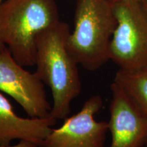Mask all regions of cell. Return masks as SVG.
<instances>
[{"mask_svg":"<svg viewBox=\"0 0 147 147\" xmlns=\"http://www.w3.org/2000/svg\"><path fill=\"white\" fill-rule=\"evenodd\" d=\"M69 33V25L59 21L40 33L36 39L35 72L50 88L53 97L50 116L57 120L68 117L71 102L82 89L78 64L67 49Z\"/></svg>","mask_w":147,"mask_h":147,"instance_id":"obj_1","label":"cell"},{"mask_svg":"<svg viewBox=\"0 0 147 147\" xmlns=\"http://www.w3.org/2000/svg\"><path fill=\"white\" fill-rule=\"evenodd\" d=\"M59 21L54 0H5L0 5V39L20 65L32 67L37 37Z\"/></svg>","mask_w":147,"mask_h":147,"instance_id":"obj_2","label":"cell"},{"mask_svg":"<svg viewBox=\"0 0 147 147\" xmlns=\"http://www.w3.org/2000/svg\"><path fill=\"white\" fill-rule=\"evenodd\" d=\"M117 27L109 0H77L74 29L67 38L69 53L89 71L101 68L110 59V45Z\"/></svg>","mask_w":147,"mask_h":147,"instance_id":"obj_3","label":"cell"},{"mask_svg":"<svg viewBox=\"0 0 147 147\" xmlns=\"http://www.w3.org/2000/svg\"><path fill=\"white\" fill-rule=\"evenodd\" d=\"M117 27L110 45V59L119 69L147 67V14L140 1L113 3Z\"/></svg>","mask_w":147,"mask_h":147,"instance_id":"obj_4","label":"cell"},{"mask_svg":"<svg viewBox=\"0 0 147 147\" xmlns=\"http://www.w3.org/2000/svg\"><path fill=\"white\" fill-rule=\"evenodd\" d=\"M0 91L12 97L30 118L50 116L52 105L48 101L45 84L36 72L20 65L7 47L0 51Z\"/></svg>","mask_w":147,"mask_h":147,"instance_id":"obj_5","label":"cell"},{"mask_svg":"<svg viewBox=\"0 0 147 147\" xmlns=\"http://www.w3.org/2000/svg\"><path fill=\"white\" fill-rule=\"evenodd\" d=\"M103 104L100 95L89 97L78 113L65 119L59 127L52 128L39 147H105L108 123L95 119Z\"/></svg>","mask_w":147,"mask_h":147,"instance_id":"obj_6","label":"cell"},{"mask_svg":"<svg viewBox=\"0 0 147 147\" xmlns=\"http://www.w3.org/2000/svg\"><path fill=\"white\" fill-rule=\"evenodd\" d=\"M110 89L109 147H144L147 143V114L140 109L115 82H113Z\"/></svg>","mask_w":147,"mask_h":147,"instance_id":"obj_7","label":"cell"},{"mask_svg":"<svg viewBox=\"0 0 147 147\" xmlns=\"http://www.w3.org/2000/svg\"><path fill=\"white\" fill-rule=\"evenodd\" d=\"M57 119L23 118L16 115L10 101L0 93V146H8L14 140H26L38 146L50 133Z\"/></svg>","mask_w":147,"mask_h":147,"instance_id":"obj_8","label":"cell"},{"mask_svg":"<svg viewBox=\"0 0 147 147\" xmlns=\"http://www.w3.org/2000/svg\"><path fill=\"white\" fill-rule=\"evenodd\" d=\"M113 82L140 109L147 114V67L136 70L119 69Z\"/></svg>","mask_w":147,"mask_h":147,"instance_id":"obj_9","label":"cell"},{"mask_svg":"<svg viewBox=\"0 0 147 147\" xmlns=\"http://www.w3.org/2000/svg\"><path fill=\"white\" fill-rule=\"evenodd\" d=\"M0 147H39L36 143L26 140H20V142L15 145H8V146H0Z\"/></svg>","mask_w":147,"mask_h":147,"instance_id":"obj_10","label":"cell"},{"mask_svg":"<svg viewBox=\"0 0 147 147\" xmlns=\"http://www.w3.org/2000/svg\"><path fill=\"white\" fill-rule=\"evenodd\" d=\"M140 3L142 5L143 8H144L145 12L147 14V0H141Z\"/></svg>","mask_w":147,"mask_h":147,"instance_id":"obj_11","label":"cell"},{"mask_svg":"<svg viewBox=\"0 0 147 147\" xmlns=\"http://www.w3.org/2000/svg\"><path fill=\"white\" fill-rule=\"evenodd\" d=\"M109 1H112L113 3L115 2H119V1H140L141 0H109Z\"/></svg>","mask_w":147,"mask_h":147,"instance_id":"obj_12","label":"cell"},{"mask_svg":"<svg viewBox=\"0 0 147 147\" xmlns=\"http://www.w3.org/2000/svg\"><path fill=\"white\" fill-rule=\"evenodd\" d=\"M5 48H6V47H5V45L3 43L2 41H1V39H0V51H1L2 50H3V49H5Z\"/></svg>","mask_w":147,"mask_h":147,"instance_id":"obj_13","label":"cell"},{"mask_svg":"<svg viewBox=\"0 0 147 147\" xmlns=\"http://www.w3.org/2000/svg\"><path fill=\"white\" fill-rule=\"evenodd\" d=\"M4 1V0H0V5L2 4V3Z\"/></svg>","mask_w":147,"mask_h":147,"instance_id":"obj_14","label":"cell"},{"mask_svg":"<svg viewBox=\"0 0 147 147\" xmlns=\"http://www.w3.org/2000/svg\"><path fill=\"white\" fill-rule=\"evenodd\" d=\"M144 147H147V143H146V145H145V146H144Z\"/></svg>","mask_w":147,"mask_h":147,"instance_id":"obj_15","label":"cell"}]
</instances>
